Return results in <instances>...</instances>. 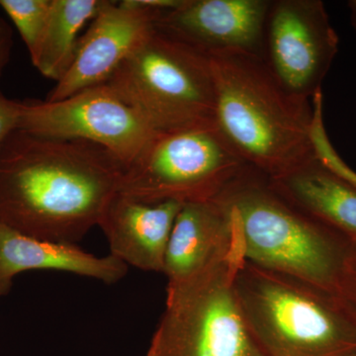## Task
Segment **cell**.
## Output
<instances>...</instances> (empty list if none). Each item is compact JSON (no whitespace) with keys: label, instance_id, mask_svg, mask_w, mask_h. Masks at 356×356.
<instances>
[{"label":"cell","instance_id":"cell-1","mask_svg":"<svg viewBox=\"0 0 356 356\" xmlns=\"http://www.w3.org/2000/svg\"><path fill=\"white\" fill-rule=\"evenodd\" d=\"M125 168L104 147L16 129L0 147V222L76 245L98 226Z\"/></svg>","mask_w":356,"mask_h":356},{"label":"cell","instance_id":"cell-2","mask_svg":"<svg viewBox=\"0 0 356 356\" xmlns=\"http://www.w3.org/2000/svg\"><path fill=\"white\" fill-rule=\"evenodd\" d=\"M220 132L250 168L268 179L315 159L313 105L288 93L261 56L211 58Z\"/></svg>","mask_w":356,"mask_h":356},{"label":"cell","instance_id":"cell-3","mask_svg":"<svg viewBox=\"0 0 356 356\" xmlns=\"http://www.w3.org/2000/svg\"><path fill=\"white\" fill-rule=\"evenodd\" d=\"M216 199L228 208L245 261L336 296L346 238L288 202L252 168Z\"/></svg>","mask_w":356,"mask_h":356},{"label":"cell","instance_id":"cell-4","mask_svg":"<svg viewBox=\"0 0 356 356\" xmlns=\"http://www.w3.org/2000/svg\"><path fill=\"white\" fill-rule=\"evenodd\" d=\"M234 286L266 356H356V320L331 293L247 261Z\"/></svg>","mask_w":356,"mask_h":356},{"label":"cell","instance_id":"cell-5","mask_svg":"<svg viewBox=\"0 0 356 356\" xmlns=\"http://www.w3.org/2000/svg\"><path fill=\"white\" fill-rule=\"evenodd\" d=\"M105 84L156 133L217 126L210 58L156 30Z\"/></svg>","mask_w":356,"mask_h":356},{"label":"cell","instance_id":"cell-6","mask_svg":"<svg viewBox=\"0 0 356 356\" xmlns=\"http://www.w3.org/2000/svg\"><path fill=\"white\" fill-rule=\"evenodd\" d=\"M238 245L224 261L168 289L146 356H266L248 327L234 281L245 261Z\"/></svg>","mask_w":356,"mask_h":356},{"label":"cell","instance_id":"cell-7","mask_svg":"<svg viewBox=\"0 0 356 356\" xmlns=\"http://www.w3.org/2000/svg\"><path fill=\"white\" fill-rule=\"evenodd\" d=\"M250 168L217 126L158 134L126 168L118 192L147 204L212 201Z\"/></svg>","mask_w":356,"mask_h":356},{"label":"cell","instance_id":"cell-8","mask_svg":"<svg viewBox=\"0 0 356 356\" xmlns=\"http://www.w3.org/2000/svg\"><path fill=\"white\" fill-rule=\"evenodd\" d=\"M17 129L53 139L93 143L107 149L125 170L159 134L105 83L58 102H21Z\"/></svg>","mask_w":356,"mask_h":356},{"label":"cell","instance_id":"cell-9","mask_svg":"<svg viewBox=\"0 0 356 356\" xmlns=\"http://www.w3.org/2000/svg\"><path fill=\"white\" fill-rule=\"evenodd\" d=\"M337 50L339 37L322 1H271L264 58L288 93L311 102L322 89Z\"/></svg>","mask_w":356,"mask_h":356},{"label":"cell","instance_id":"cell-10","mask_svg":"<svg viewBox=\"0 0 356 356\" xmlns=\"http://www.w3.org/2000/svg\"><path fill=\"white\" fill-rule=\"evenodd\" d=\"M270 4L267 0H184L179 6L159 13L154 30L208 58H264Z\"/></svg>","mask_w":356,"mask_h":356},{"label":"cell","instance_id":"cell-11","mask_svg":"<svg viewBox=\"0 0 356 356\" xmlns=\"http://www.w3.org/2000/svg\"><path fill=\"white\" fill-rule=\"evenodd\" d=\"M161 10L105 1L79 39L74 60L46 102L65 99L84 89L106 83L122 63L154 30Z\"/></svg>","mask_w":356,"mask_h":356},{"label":"cell","instance_id":"cell-12","mask_svg":"<svg viewBox=\"0 0 356 356\" xmlns=\"http://www.w3.org/2000/svg\"><path fill=\"white\" fill-rule=\"evenodd\" d=\"M236 245L235 225L224 204L217 199L184 204L166 248L163 273L168 289L189 282L224 261Z\"/></svg>","mask_w":356,"mask_h":356},{"label":"cell","instance_id":"cell-13","mask_svg":"<svg viewBox=\"0 0 356 356\" xmlns=\"http://www.w3.org/2000/svg\"><path fill=\"white\" fill-rule=\"evenodd\" d=\"M184 204H147L117 192L98 226L108 241L111 255L127 266L163 273L168 240Z\"/></svg>","mask_w":356,"mask_h":356},{"label":"cell","instance_id":"cell-14","mask_svg":"<svg viewBox=\"0 0 356 356\" xmlns=\"http://www.w3.org/2000/svg\"><path fill=\"white\" fill-rule=\"evenodd\" d=\"M36 269L65 271L112 284L127 274L128 266L113 255L96 257L76 245L38 240L0 222V296L9 292L17 274Z\"/></svg>","mask_w":356,"mask_h":356},{"label":"cell","instance_id":"cell-15","mask_svg":"<svg viewBox=\"0 0 356 356\" xmlns=\"http://www.w3.org/2000/svg\"><path fill=\"white\" fill-rule=\"evenodd\" d=\"M268 181L288 202L356 243V188L317 158Z\"/></svg>","mask_w":356,"mask_h":356},{"label":"cell","instance_id":"cell-16","mask_svg":"<svg viewBox=\"0 0 356 356\" xmlns=\"http://www.w3.org/2000/svg\"><path fill=\"white\" fill-rule=\"evenodd\" d=\"M106 0H51L46 27L31 58L34 67L47 79L58 81L74 60L79 34L95 19Z\"/></svg>","mask_w":356,"mask_h":356},{"label":"cell","instance_id":"cell-17","mask_svg":"<svg viewBox=\"0 0 356 356\" xmlns=\"http://www.w3.org/2000/svg\"><path fill=\"white\" fill-rule=\"evenodd\" d=\"M30 55L38 46L50 14L51 0H0Z\"/></svg>","mask_w":356,"mask_h":356},{"label":"cell","instance_id":"cell-18","mask_svg":"<svg viewBox=\"0 0 356 356\" xmlns=\"http://www.w3.org/2000/svg\"><path fill=\"white\" fill-rule=\"evenodd\" d=\"M313 120L311 126V140L316 158L331 172L336 173L356 188V172L341 158L332 146L324 121V102L322 89L312 98Z\"/></svg>","mask_w":356,"mask_h":356},{"label":"cell","instance_id":"cell-19","mask_svg":"<svg viewBox=\"0 0 356 356\" xmlns=\"http://www.w3.org/2000/svg\"><path fill=\"white\" fill-rule=\"evenodd\" d=\"M336 297L356 320V243H350L337 282Z\"/></svg>","mask_w":356,"mask_h":356},{"label":"cell","instance_id":"cell-20","mask_svg":"<svg viewBox=\"0 0 356 356\" xmlns=\"http://www.w3.org/2000/svg\"><path fill=\"white\" fill-rule=\"evenodd\" d=\"M20 113L21 102L8 99L0 92V147L18 128Z\"/></svg>","mask_w":356,"mask_h":356},{"label":"cell","instance_id":"cell-21","mask_svg":"<svg viewBox=\"0 0 356 356\" xmlns=\"http://www.w3.org/2000/svg\"><path fill=\"white\" fill-rule=\"evenodd\" d=\"M13 46V29L3 18L0 17V76L9 62Z\"/></svg>","mask_w":356,"mask_h":356},{"label":"cell","instance_id":"cell-22","mask_svg":"<svg viewBox=\"0 0 356 356\" xmlns=\"http://www.w3.org/2000/svg\"><path fill=\"white\" fill-rule=\"evenodd\" d=\"M348 7H350L351 13V23L356 31V0H350L348 2Z\"/></svg>","mask_w":356,"mask_h":356}]
</instances>
